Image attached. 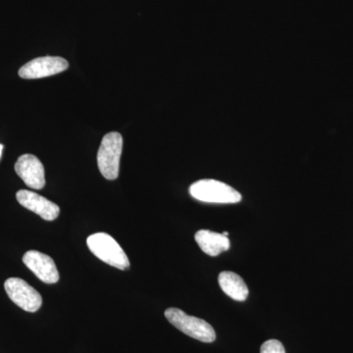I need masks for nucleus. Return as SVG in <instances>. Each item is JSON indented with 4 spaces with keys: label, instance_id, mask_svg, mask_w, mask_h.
I'll use <instances>...</instances> for the list:
<instances>
[{
    "label": "nucleus",
    "instance_id": "1",
    "mask_svg": "<svg viewBox=\"0 0 353 353\" xmlns=\"http://www.w3.org/2000/svg\"><path fill=\"white\" fill-rule=\"evenodd\" d=\"M87 243L92 254L101 261L120 270L129 269L130 261L126 253L110 234L105 233L90 234L88 238Z\"/></svg>",
    "mask_w": 353,
    "mask_h": 353
},
{
    "label": "nucleus",
    "instance_id": "2",
    "mask_svg": "<svg viewBox=\"0 0 353 353\" xmlns=\"http://www.w3.org/2000/svg\"><path fill=\"white\" fill-rule=\"evenodd\" d=\"M165 317L174 327L190 338L202 343H213L216 340L214 329L210 324L199 318L185 314L181 309H167Z\"/></svg>",
    "mask_w": 353,
    "mask_h": 353
},
{
    "label": "nucleus",
    "instance_id": "3",
    "mask_svg": "<svg viewBox=\"0 0 353 353\" xmlns=\"http://www.w3.org/2000/svg\"><path fill=\"white\" fill-rule=\"evenodd\" d=\"M123 150V138L117 132H108L102 139L97 153L99 171L108 180H116L119 176L120 158Z\"/></svg>",
    "mask_w": 353,
    "mask_h": 353
},
{
    "label": "nucleus",
    "instance_id": "4",
    "mask_svg": "<svg viewBox=\"0 0 353 353\" xmlns=\"http://www.w3.org/2000/svg\"><path fill=\"white\" fill-rule=\"evenodd\" d=\"M190 196L208 203H238L241 194L227 183L216 180H201L190 188Z\"/></svg>",
    "mask_w": 353,
    "mask_h": 353
},
{
    "label": "nucleus",
    "instance_id": "5",
    "mask_svg": "<svg viewBox=\"0 0 353 353\" xmlns=\"http://www.w3.org/2000/svg\"><path fill=\"white\" fill-rule=\"evenodd\" d=\"M7 296L16 305L28 312H37L43 304L38 290L19 278H10L4 283Z\"/></svg>",
    "mask_w": 353,
    "mask_h": 353
},
{
    "label": "nucleus",
    "instance_id": "6",
    "mask_svg": "<svg viewBox=\"0 0 353 353\" xmlns=\"http://www.w3.org/2000/svg\"><path fill=\"white\" fill-rule=\"evenodd\" d=\"M68 67V61L62 57H39L25 64L19 70V76L23 79L46 78L61 73Z\"/></svg>",
    "mask_w": 353,
    "mask_h": 353
},
{
    "label": "nucleus",
    "instance_id": "7",
    "mask_svg": "<svg viewBox=\"0 0 353 353\" xmlns=\"http://www.w3.org/2000/svg\"><path fill=\"white\" fill-rule=\"evenodd\" d=\"M23 262L46 284H55L59 281V273L53 259L37 250H29L23 256Z\"/></svg>",
    "mask_w": 353,
    "mask_h": 353
},
{
    "label": "nucleus",
    "instance_id": "8",
    "mask_svg": "<svg viewBox=\"0 0 353 353\" xmlns=\"http://www.w3.org/2000/svg\"><path fill=\"white\" fill-rule=\"evenodd\" d=\"M15 171L31 189L41 190L46 185L43 165L34 155L24 154L18 158Z\"/></svg>",
    "mask_w": 353,
    "mask_h": 353
},
{
    "label": "nucleus",
    "instance_id": "9",
    "mask_svg": "<svg viewBox=\"0 0 353 353\" xmlns=\"http://www.w3.org/2000/svg\"><path fill=\"white\" fill-rule=\"evenodd\" d=\"M16 197L23 208L41 216L43 220L53 221L59 216L60 208L57 204L31 190H19Z\"/></svg>",
    "mask_w": 353,
    "mask_h": 353
},
{
    "label": "nucleus",
    "instance_id": "10",
    "mask_svg": "<svg viewBox=\"0 0 353 353\" xmlns=\"http://www.w3.org/2000/svg\"><path fill=\"white\" fill-rule=\"evenodd\" d=\"M194 239L202 252L210 256H217L230 248V240L228 236L208 230H201L197 232Z\"/></svg>",
    "mask_w": 353,
    "mask_h": 353
},
{
    "label": "nucleus",
    "instance_id": "11",
    "mask_svg": "<svg viewBox=\"0 0 353 353\" xmlns=\"http://www.w3.org/2000/svg\"><path fill=\"white\" fill-rule=\"evenodd\" d=\"M218 282L223 292L228 296L236 301H245L248 296V288L245 281L233 272L225 271L220 273Z\"/></svg>",
    "mask_w": 353,
    "mask_h": 353
},
{
    "label": "nucleus",
    "instance_id": "12",
    "mask_svg": "<svg viewBox=\"0 0 353 353\" xmlns=\"http://www.w3.org/2000/svg\"><path fill=\"white\" fill-rule=\"evenodd\" d=\"M260 353H285L284 345L277 340L265 341L260 348Z\"/></svg>",
    "mask_w": 353,
    "mask_h": 353
},
{
    "label": "nucleus",
    "instance_id": "13",
    "mask_svg": "<svg viewBox=\"0 0 353 353\" xmlns=\"http://www.w3.org/2000/svg\"><path fill=\"white\" fill-rule=\"evenodd\" d=\"M2 150H3V145L0 143V158H1Z\"/></svg>",
    "mask_w": 353,
    "mask_h": 353
},
{
    "label": "nucleus",
    "instance_id": "14",
    "mask_svg": "<svg viewBox=\"0 0 353 353\" xmlns=\"http://www.w3.org/2000/svg\"><path fill=\"white\" fill-rule=\"evenodd\" d=\"M223 234H224V236H229V233H228V232H224V233H223Z\"/></svg>",
    "mask_w": 353,
    "mask_h": 353
}]
</instances>
